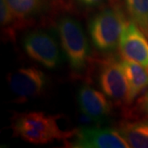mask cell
<instances>
[{
	"label": "cell",
	"instance_id": "cell-1",
	"mask_svg": "<svg viewBox=\"0 0 148 148\" xmlns=\"http://www.w3.org/2000/svg\"><path fill=\"white\" fill-rule=\"evenodd\" d=\"M60 116L32 111L16 114L12 118L13 136L36 145H45L73 138L77 129L64 131L58 126Z\"/></svg>",
	"mask_w": 148,
	"mask_h": 148
},
{
	"label": "cell",
	"instance_id": "cell-2",
	"mask_svg": "<svg viewBox=\"0 0 148 148\" xmlns=\"http://www.w3.org/2000/svg\"><path fill=\"white\" fill-rule=\"evenodd\" d=\"M61 47L71 69L77 73L84 71L90 59V48L82 27L71 16L61 17L57 22Z\"/></svg>",
	"mask_w": 148,
	"mask_h": 148
},
{
	"label": "cell",
	"instance_id": "cell-3",
	"mask_svg": "<svg viewBox=\"0 0 148 148\" xmlns=\"http://www.w3.org/2000/svg\"><path fill=\"white\" fill-rule=\"evenodd\" d=\"M127 20L118 6L107 8L91 17L88 31L91 42L96 49L109 53L119 47L122 32Z\"/></svg>",
	"mask_w": 148,
	"mask_h": 148
},
{
	"label": "cell",
	"instance_id": "cell-4",
	"mask_svg": "<svg viewBox=\"0 0 148 148\" xmlns=\"http://www.w3.org/2000/svg\"><path fill=\"white\" fill-rule=\"evenodd\" d=\"M98 82L102 92L116 104H128V83L121 61L110 56L102 60L99 72Z\"/></svg>",
	"mask_w": 148,
	"mask_h": 148
},
{
	"label": "cell",
	"instance_id": "cell-5",
	"mask_svg": "<svg viewBox=\"0 0 148 148\" xmlns=\"http://www.w3.org/2000/svg\"><path fill=\"white\" fill-rule=\"evenodd\" d=\"M30 58L48 69L57 68L62 61L58 42L50 33L37 30L27 34L22 41Z\"/></svg>",
	"mask_w": 148,
	"mask_h": 148
},
{
	"label": "cell",
	"instance_id": "cell-6",
	"mask_svg": "<svg viewBox=\"0 0 148 148\" xmlns=\"http://www.w3.org/2000/svg\"><path fill=\"white\" fill-rule=\"evenodd\" d=\"M12 94L21 102L40 95L47 86L46 75L35 67H24L11 73L8 77Z\"/></svg>",
	"mask_w": 148,
	"mask_h": 148
},
{
	"label": "cell",
	"instance_id": "cell-7",
	"mask_svg": "<svg viewBox=\"0 0 148 148\" xmlns=\"http://www.w3.org/2000/svg\"><path fill=\"white\" fill-rule=\"evenodd\" d=\"M72 141L65 143L73 148H127L129 145L119 132L109 127H80Z\"/></svg>",
	"mask_w": 148,
	"mask_h": 148
},
{
	"label": "cell",
	"instance_id": "cell-8",
	"mask_svg": "<svg viewBox=\"0 0 148 148\" xmlns=\"http://www.w3.org/2000/svg\"><path fill=\"white\" fill-rule=\"evenodd\" d=\"M119 49L124 59L138 63L148 72V38L134 21H127Z\"/></svg>",
	"mask_w": 148,
	"mask_h": 148
},
{
	"label": "cell",
	"instance_id": "cell-9",
	"mask_svg": "<svg viewBox=\"0 0 148 148\" xmlns=\"http://www.w3.org/2000/svg\"><path fill=\"white\" fill-rule=\"evenodd\" d=\"M103 92L89 85H82L77 92V102L81 111L97 123H104L112 112V106Z\"/></svg>",
	"mask_w": 148,
	"mask_h": 148
},
{
	"label": "cell",
	"instance_id": "cell-10",
	"mask_svg": "<svg viewBox=\"0 0 148 148\" xmlns=\"http://www.w3.org/2000/svg\"><path fill=\"white\" fill-rule=\"evenodd\" d=\"M121 65L128 83V104H130L148 86V72L142 65L127 59L121 61Z\"/></svg>",
	"mask_w": 148,
	"mask_h": 148
},
{
	"label": "cell",
	"instance_id": "cell-11",
	"mask_svg": "<svg viewBox=\"0 0 148 148\" xmlns=\"http://www.w3.org/2000/svg\"><path fill=\"white\" fill-rule=\"evenodd\" d=\"M118 132L129 145V147L148 148V120L123 122Z\"/></svg>",
	"mask_w": 148,
	"mask_h": 148
},
{
	"label": "cell",
	"instance_id": "cell-12",
	"mask_svg": "<svg viewBox=\"0 0 148 148\" xmlns=\"http://www.w3.org/2000/svg\"><path fill=\"white\" fill-rule=\"evenodd\" d=\"M0 18L2 32L9 40H14L17 30L27 26V21L16 17L8 5L6 0L0 1Z\"/></svg>",
	"mask_w": 148,
	"mask_h": 148
},
{
	"label": "cell",
	"instance_id": "cell-13",
	"mask_svg": "<svg viewBox=\"0 0 148 148\" xmlns=\"http://www.w3.org/2000/svg\"><path fill=\"white\" fill-rule=\"evenodd\" d=\"M127 13L148 38V0H126Z\"/></svg>",
	"mask_w": 148,
	"mask_h": 148
},
{
	"label": "cell",
	"instance_id": "cell-14",
	"mask_svg": "<svg viewBox=\"0 0 148 148\" xmlns=\"http://www.w3.org/2000/svg\"><path fill=\"white\" fill-rule=\"evenodd\" d=\"M14 15L24 21L36 15L41 10L43 0H6Z\"/></svg>",
	"mask_w": 148,
	"mask_h": 148
},
{
	"label": "cell",
	"instance_id": "cell-15",
	"mask_svg": "<svg viewBox=\"0 0 148 148\" xmlns=\"http://www.w3.org/2000/svg\"><path fill=\"white\" fill-rule=\"evenodd\" d=\"M105 0H77V2L80 4L82 6L87 7V8H92L95 6L101 4L102 2H104Z\"/></svg>",
	"mask_w": 148,
	"mask_h": 148
},
{
	"label": "cell",
	"instance_id": "cell-16",
	"mask_svg": "<svg viewBox=\"0 0 148 148\" xmlns=\"http://www.w3.org/2000/svg\"><path fill=\"white\" fill-rule=\"evenodd\" d=\"M143 104H144V108H145V110H146L147 112L148 113V91L147 93L146 94V95H145V97H144Z\"/></svg>",
	"mask_w": 148,
	"mask_h": 148
}]
</instances>
